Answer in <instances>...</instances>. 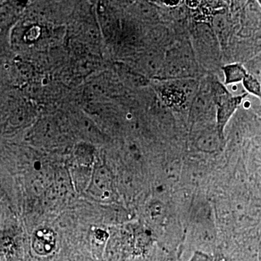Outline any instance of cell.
<instances>
[{
  "label": "cell",
  "instance_id": "obj_9",
  "mask_svg": "<svg viewBox=\"0 0 261 261\" xmlns=\"http://www.w3.org/2000/svg\"><path fill=\"white\" fill-rule=\"evenodd\" d=\"M6 261H23L21 260H20V259H15V258H10L8 259Z\"/></svg>",
  "mask_w": 261,
  "mask_h": 261
},
{
  "label": "cell",
  "instance_id": "obj_6",
  "mask_svg": "<svg viewBox=\"0 0 261 261\" xmlns=\"http://www.w3.org/2000/svg\"><path fill=\"white\" fill-rule=\"evenodd\" d=\"M245 68L248 73L253 75L261 84V53L260 55L255 57L252 61H249Z\"/></svg>",
  "mask_w": 261,
  "mask_h": 261
},
{
  "label": "cell",
  "instance_id": "obj_10",
  "mask_svg": "<svg viewBox=\"0 0 261 261\" xmlns=\"http://www.w3.org/2000/svg\"><path fill=\"white\" fill-rule=\"evenodd\" d=\"M259 112H260V115H261V105H260V111H259Z\"/></svg>",
  "mask_w": 261,
  "mask_h": 261
},
{
  "label": "cell",
  "instance_id": "obj_1",
  "mask_svg": "<svg viewBox=\"0 0 261 261\" xmlns=\"http://www.w3.org/2000/svg\"><path fill=\"white\" fill-rule=\"evenodd\" d=\"M215 102L217 106L216 128L220 140H224L225 127L234 113L240 107L247 93L233 96L225 88L224 85L215 82L213 84Z\"/></svg>",
  "mask_w": 261,
  "mask_h": 261
},
{
  "label": "cell",
  "instance_id": "obj_4",
  "mask_svg": "<svg viewBox=\"0 0 261 261\" xmlns=\"http://www.w3.org/2000/svg\"><path fill=\"white\" fill-rule=\"evenodd\" d=\"M92 187L94 189V194L97 196H104L111 190V177L108 171L104 168L97 170L93 178Z\"/></svg>",
  "mask_w": 261,
  "mask_h": 261
},
{
  "label": "cell",
  "instance_id": "obj_8",
  "mask_svg": "<svg viewBox=\"0 0 261 261\" xmlns=\"http://www.w3.org/2000/svg\"><path fill=\"white\" fill-rule=\"evenodd\" d=\"M214 261H228V258L225 257L224 255H217L216 256H214Z\"/></svg>",
  "mask_w": 261,
  "mask_h": 261
},
{
  "label": "cell",
  "instance_id": "obj_11",
  "mask_svg": "<svg viewBox=\"0 0 261 261\" xmlns=\"http://www.w3.org/2000/svg\"><path fill=\"white\" fill-rule=\"evenodd\" d=\"M259 154H261V152H260V153H259Z\"/></svg>",
  "mask_w": 261,
  "mask_h": 261
},
{
  "label": "cell",
  "instance_id": "obj_5",
  "mask_svg": "<svg viewBox=\"0 0 261 261\" xmlns=\"http://www.w3.org/2000/svg\"><path fill=\"white\" fill-rule=\"evenodd\" d=\"M244 88L247 94H252L260 99L261 102V84L253 75L248 73L243 81Z\"/></svg>",
  "mask_w": 261,
  "mask_h": 261
},
{
  "label": "cell",
  "instance_id": "obj_7",
  "mask_svg": "<svg viewBox=\"0 0 261 261\" xmlns=\"http://www.w3.org/2000/svg\"><path fill=\"white\" fill-rule=\"evenodd\" d=\"M214 256L208 252L197 250L194 252L193 255L189 261H214Z\"/></svg>",
  "mask_w": 261,
  "mask_h": 261
},
{
  "label": "cell",
  "instance_id": "obj_2",
  "mask_svg": "<svg viewBox=\"0 0 261 261\" xmlns=\"http://www.w3.org/2000/svg\"><path fill=\"white\" fill-rule=\"evenodd\" d=\"M33 249L39 255H49L56 247V238L54 233L48 228L38 230L33 240Z\"/></svg>",
  "mask_w": 261,
  "mask_h": 261
},
{
  "label": "cell",
  "instance_id": "obj_12",
  "mask_svg": "<svg viewBox=\"0 0 261 261\" xmlns=\"http://www.w3.org/2000/svg\"><path fill=\"white\" fill-rule=\"evenodd\" d=\"M231 261H234V260H231Z\"/></svg>",
  "mask_w": 261,
  "mask_h": 261
},
{
  "label": "cell",
  "instance_id": "obj_3",
  "mask_svg": "<svg viewBox=\"0 0 261 261\" xmlns=\"http://www.w3.org/2000/svg\"><path fill=\"white\" fill-rule=\"evenodd\" d=\"M225 75V84H238L243 82L248 72L242 63H231L225 65L222 68Z\"/></svg>",
  "mask_w": 261,
  "mask_h": 261
}]
</instances>
